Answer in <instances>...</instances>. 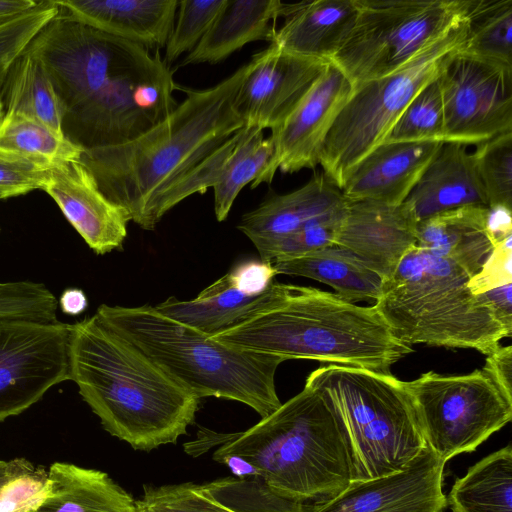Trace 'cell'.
Returning <instances> with one entry per match:
<instances>
[{"mask_svg": "<svg viewBox=\"0 0 512 512\" xmlns=\"http://www.w3.org/2000/svg\"><path fill=\"white\" fill-rule=\"evenodd\" d=\"M26 50L51 77L65 136L84 150L132 141L179 104L173 71L159 49L96 30L60 8Z\"/></svg>", "mask_w": 512, "mask_h": 512, "instance_id": "1", "label": "cell"}, {"mask_svg": "<svg viewBox=\"0 0 512 512\" xmlns=\"http://www.w3.org/2000/svg\"><path fill=\"white\" fill-rule=\"evenodd\" d=\"M256 63L252 59L213 87H178L186 98L163 121L136 139L85 150L81 161L100 190L130 221L154 230L168 192L244 126L235 98Z\"/></svg>", "mask_w": 512, "mask_h": 512, "instance_id": "2", "label": "cell"}, {"mask_svg": "<svg viewBox=\"0 0 512 512\" xmlns=\"http://www.w3.org/2000/svg\"><path fill=\"white\" fill-rule=\"evenodd\" d=\"M210 337L285 361L311 359L387 375L413 352L394 336L374 306L275 281L235 323Z\"/></svg>", "mask_w": 512, "mask_h": 512, "instance_id": "3", "label": "cell"}, {"mask_svg": "<svg viewBox=\"0 0 512 512\" xmlns=\"http://www.w3.org/2000/svg\"><path fill=\"white\" fill-rule=\"evenodd\" d=\"M70 380L103 428L135 450L176 443L200 404L96 314L72 326Z\"/></svg>", "mask_w": 512, "mask_h": 512, "instance_id": "4", "label": "cell"}, {"mask_svg": "<svg viewBox=\"0 0 512 512\" xmlns=\"http://www.w3.org/2000/svg\"><path fill=\"white\" fill-rule=\"evenodd\" d=\"M225 456L243 459L271 492L298 502L325 501L353 481L345 427L326 391L309 381L248 430L227 435L213 459Z\"/></svg>", "mask_w": 512, "mask_h": 512, "instance_id": "5", "label": "cell"}, {"mask_svg": "<svg viewBox=\"0 0 512 512\" xmlns=\"http://www.w3.org/2000/svg\"><path fill=\"white\" fill-rule=\"evenodd\" d=\"M98 318L198 398L241 402L261 418L281 402L275 375L285 360L222 343L160 314L154 306L101 304Z\"/></svg>", "mask_w": 512, "mask_h": 512, "instance_id": "6", "label": "cell"}, {"mask_svg": "<svg viewBox=\"0 0 512 512\" xmlns=\"http://www.w3.org/2000/svg\"><path fill=\"white\" fill-rule=\"evenodd\" d=\"M469 279L456 264L415 245L384 280L373 306L408 346L466 348L488 356L511 336L512 324L483 294L470 291Z\"/></svg>", "mask_w": 512, "mask_h": 512, "instance_id": "7", "label": "cell"}, {"mask_svg": "<svg viewBox=\"0 0 512 512\" xmlns=\"http://www.w3.org/2000/svg\"><path fill=\"white\" fill-rule=\"evenodd\" d=\"M309 381L326 391L345 427L353 481L403 469L426 445L405 381L392 374L327 365Z\"/></svg>", "mask_w": 512, "mask_h": 512, "instance_id": "8", "label": "cell"}, {"mask_svg": "<svg viewBox=\"0 0 512 512\" xmlns=\"http://www.w3.org/2000/svg\"><path fill=\"white\" fill-rule=\"evenodd\" d=\"M467 35L465 19L397 71L353 89L327 134L320 165L341 189L351 169L381 144L412 99L458 52Z\"/></svg>", "mask_w": 512, "mask_h": 512, "instance_id": "9", "label": "cell"}, {"mask_svg": "<svg viewBox=\"0 0 512 512\" xmlns=\"http://www.w3.org/2000/svg\"><path fill=\"white\" fill-rule=\"evenodd\" d=\"M357 15L330 62L352 88L405 66L466 16L467 0H355Z\"/></svg>", "mask_w": 512, "mask_h": 512, "instance_id": "10", "label": "cell"}, {"mask_svg": "<svg viewBox=\"0 0 512 512\" xmlns=\"http://www.w3.org/2000/svg\"><path fill=\"white\" fill-rule=\"evenodd\" d=\"M405 385L426 445L445 463L474 451L512 418V397L483 367L464 375L429 371Z\"/></svg>", "mask_w": 512, "mask_h": 512, "instance_id": "11", "label": "cell"}, {"mask_svg": "<svg viewBox=\"0 0 512 512\" xmlns=\"http://www.w3.org/2000/svg\"><path fill=\"white\" fill-rule=\"evenodd\" d=\"M72 326L59 320L0 319V422L70 380Z\"/></svg>", "mask_w": 512, "mask_h": 512, "instance_id": "12", "label": "cell"}, {"mask_svg": "<svg viewBox=\"0 0 512 512\" xmlns=\"http://www.w3.org/2000/svg\"><path fill=\"white\" fill-rule=\"evenodd\" d=\"M444 142L476 145L512 131V68L460 52L442 64Z\"/></svg>", "mask_w": 512, "mask_h": 512, "instance_id": "13", "label": "cell"}, {"mask_svg": "<svg viewBox=\"0 0 512 512\" xmlns=\"http://www.w3.org/2000/svg\"><path fill=\"white\" fill-rule=\"evenodd\" d=\"M352 91L344 73L329 62L293 111L271 130L274 155L260 184H270L277 170L295 173L320 164L327 134Z\"/></svg>", "mask_w": 512, "mask_h": 512, "instance_id": "14", "label": "cell"}, {"mask_svg": "<svg viewBox=\"0 0 512 512\" xmlns=\"http://www.w3.org/2000/svg\"><path fill=\"white\" fill-rule=\"evenodd\" d=\"M445 462L425 445L403 469L351 482L338 495L305 505V512H442Z\"/></svg>", "mask_w": 512, "mask_h": 512, "instance_id": "15", "label": "cell"}, {"mask_svg": "<svg viewBox=\"0 0 512 512\" xmlns=\"http://www.w3.org/2000/svg\"><path fill=\"white\" fill-rule=\"evenodd\" d=\"M256 63L235 98L245 127H278L325 71L329 62L296 55L270 44L255 54Z\"/></svg>", "mask_w": 512, "mask_h": 512, "instance_id": "16", "label": "cell"}, {"mask_svg": "<svg viewBox=\"0 0 512 512\" xmlns=\"http://www.w3.org/2000/svg\"><path fill=\"white\" fill-rule=\"evenodd\" d=\"M42 189L96 254L122 248L128 215L104 195L81 159L49 167Z\"/></svg>", "mask_w": 512, "mask_h": 512, "instance_id": "17", "label": "cell"}, {"mask_svg": "<svg viewBox=\"0 0 512 512\" xmlns=\"http://www.w3.org/2000/svg\"><path fill=\"white\" fill-rule=\"evenodd\" d=\"M417 224L403 203L348 200L335 246L386 280L416 245Z\"/></svg>", "mask_w": 512, "mask_h": 512, "instance_id": "18", "label": "cell"}, {"mask_svg": "<svg viewBox=\"0 0 512 512\" xmlns=\"http://www.w3.org/2000/svg\"><path fill=\"white\" fill-rule=\"evenodd\" d=\"M443 142H382L349 172L341 191L349 201L402 204Z\"/></svg>", "mask_w": 512, "mask_h": 512, "instance_id": "19", "label": "cell"}, {"mask_svg": "<svg viewBox=\"0 0 512 512\" xmlns=\"http://www.w3.org/2000/svg\"><path fill=\"white\" fill-rule=\"evenodd\" d=\"M348 200L323 172L286 194H275L245 213L237 228L256 249L290 235L307 224L342 212Z\"/></svg>", "mask_w": 512, "mask_h": 512, "instance_id": "20", "label": "cell"}, {"mask_svg": "<svg viewBox=\"0 0 512 512\" xmlns=\"http://www.w3.org/2000/svg\"><path fill=\"white\" fill-rule=\"evenodd\" d=\"M403 205L417 222L461 207H488L468 146L443 142Z\"/></svg>", "mask_w": 512, "mask_h": 512, "instance_id": "21", "label": "cell"}, {"mask_svg": "<svg viewBox=\"0 0 512 512\" xmlns=\"http://www.w3.org/2000/svg\"><path fill=\"white\" fill-rule=\"evenodd\" d=\"M74 20L147 49L166 45L177 0H56Z\"/></svg>", "mask_w": 512, "mask_h": 512, "instance_id": "22", "label": "cell"}, {"mask_svg": "<svg viewBox=\"0 0 512 512\" xmlns=\"http://www.w3.org/2000/svg\"><path fill=\"white\" fill-rule=\"evenodd\" d=\"M297 3L279 0H226L211 27L197 46L183 59L182 65L225 60L247 43H270L276 34L275 22L288 17Z\"/></svg>", "mask_w": 512, "mask_h": 512, "instance_id": "23", "label": "cell"}, {"mask_svg": "<svg viewBox=\"0 0 512 512\" xmlns=\"http://www.w3.org/2000/svg\"><path fill=\"white\" fill-rule=\"evenodd\" d=\"M356 15L355 0L298 2L270 44L296 55L330 62L347 39Z\"/></svg>", "mask_w": 512, "mask_h": 512, "instance_id": "24", "label": "cell"}, {"mask_svg": "<svg viewBox=\"0 0 512 512\" xmlns=\"http://www.w3.org/2000/svg\"><path fill=\"white\" fill-rule=\"evenodd\" d=\"M487 211L485 206H466L418 222L416 246L451 261L471 278L493 249L486 232Z\"/></svg>", "mask_w": 512, "mask_h": 512, "instance_id": "25", "label": "cell"}, {"mask_svg": "<svg viewBox=\"0 0 512 512\" xmlns=\"http://www.w3.org/2000/svg\"><path fill=\"white\" fill-rule=\"evenodd\" d=\"M49 496L31 512H135V500L107 473L66 462L48 469Z\"/></svg>", "mask_w": 512, "mask_h": 512, "instance_id": "26", "label": "cell"}, {"mask_svg": "<svg viewBox=\"0 0 512 512\" xmlns=\"http://www.w3.org/2000/svg\"><path fill=\"white\" fill-rule=\"evenodd\" d=\"M278 274L310 278L332 287L350 302L380 296L384 279L351 253L337 247L272 262Z\"/></svg>", "mask_w": 512, "mask_h": 512, "instance_id": "27", "label": "cell"}, {"mask_svg": "<svg viewBox=\"0 0 512 512\" xmlns=\"http://www.w3.org/2000/svg\"><path fill=\"white\" fill-rule=\"evenodd\" d=\"M262 295L252 297L242 292L228 272L194 299L179 300L172 296L154 308L174 321L214 336L235 323Z\"/></svg>", "mask_w": 512, "mask_h": 512, "instance_id": "28", "label": "cell"}, {"mask_svg": "<svg viewBox=\"0 0 512 512\" xmlns=\"http://www.w3.org/2000/svg\"><path fill=\"white\" fill-rule=\"evenodd\" d=\"M3 101L5 112L24 115L64 134V109L51 77L41 60L27 50L8 70Z\"/></svg>", "mask_w": 512, "mask_h": 512, "instance_id": "29", "label": "cell"}, {"mask_svg": "<svg viewBox=\"0 0 512 512\" xmlns=\"http://www.w3.org/2000/svg\"><path fill=\"white\" fill-rule=\"evenodd\" d=\"M452 512H512V448L486 456L457 478L448 495Z\"/></svg>", "mask_w": 512, "mask_h": 512, "instance_id": "30", "label": "cell"}, {"mask_svg": "<svg viewBox=\"0 0 512 512\" xmlns=\"http://www.w3.org/2000/svg\"><path fill=\"white\" fill-rule=\"evenodd\" d=\"M274 155L271 137L262 129L243 126L234 134V141L225 162L220 181L213 187L214 211L219 222L224 221L241 190L251 183L259 186Z\"/></svg>", "mask_w": 512, "mask_h": 512, "instance_id": "31", "label": "cell"}, {"mask_svg": "<svg viewBox=\"0 0 512 512\" xmlns=\"http://www.w3.org/2000/svg\"><path fill=\"white\" fill-rule=\"evenodd\" d=\"M85 150L46 125L12 112L0 119V153L40 168L80 160Z\"/></svg>", "mask_w": 512, "mask_h": 512, "instance_id": "32", "label": "cell"}, {"mask_svg": "<svg viewBox=\"0 0 512 512\" xmlns=\"http://www.w3.org/2000/svg\"><path fill=\"white\" fill-rule=\"evenodd\" d=\"M466 19L460 52L512 68V0H467Z\"/></svg>", "mask_w": 512, "mask_h": 512, "instance_id": "33", "label": "cell"}, {"mask_svg": "<svg viewBox=\"0 0 512 512\" xmlns=\"http://www.w3.org/2000/svg\"><path fill=\"white\" fill-rule=\"evenodd\" d=\"M444 142L443 105L437 76L409 103L383 142Z\"/></svg>", "mask_w": 512, "mask_h": 512, "instance_id": "34", "label": "cell"}, {"mask_svg": "<svg viewBox=\"0 0 512 512\" xmlns=\"http://www.w3.org/2000/svg\"><path fill=\"white\" fill-rule=\"evenodd\" d=\"M475 146L472 156L488 207L503 206L512 210V131Z\"/></svg>", "mask_w": 512, "mask_h": 512, "instance_id": "35", "label": "cell"}, {"mask_svg": "<svg viewBox=\"0 0 512 512\" xmlns=\"http://www.w3.org/2000/svg\"><path fill=\"white\" fill-rule=\"evenodd\" d=\"M48 470L25 458L8 461L0 482V512H31L50 494Z\"/></svg>", "mask_w": 512, "mask_h": 512, "instance_id": "36", "label": "cell"}, {"mask_svg": "<svg viewBox=\"0 0 512 512\" xmlns=\"http://www.w3.org/2000/svg\"><path fill=\"white\" fill-rule=\"evenodd\" d=\"M135 512H244L191 482L145 487Z\"/></svg>", "mask_w": 512, "mask_h": 512, "instance_id": "37", "label": "cell"}, {"mask_svg": "<svg viewBox=\"0 0 512 512\" xmlns=\"http://www.w3.org/2000/svg\"><path fill=\"white\" fill-rule=\"evenodd\" d=\"M58 12L56 0H44L26 13L0 20V79Z\"/></svg>", "mask_w": 512, "mask_h": 512, "instance_id": "38", "label": "cell"}, {"mask_svg": "<svg viewBox=\"0 0 512 512\" xmlns=\"http://www.w3.org/2000/svg\"><path fill=\"white\" fill-rule=\"evenodd\" d=\"M345 211L317 219L290 235L262 246L257 249L261 260L272 263L335 246Z\"/></svg>", "mask_w": 512, "mask_h": 512, "instance_id": "39", "label": "cell"}, {"mask_svg": "<svg viewBox=\"0 0 512 512\" xmlns=\"http://www.w3.org/2000/svg\"><path fill=\"white\" fill-rule=\"evenodd\" d=\"M226 0L179 1L177 21L165 45L167 65L190 53L211 27Z\"/></svg>", "mask_w": 512, "mask_h": 512, "instance_id": "40", "label": "cell"}, {"mask_svg": "<svg viewBox=\"0 0 512 512\" xmlns=\"http://www.w3.org/2000/svg\"><path fill=\"white\" fill-rule=\"evenodd\" d=\"M46 170L0 153V199L42 189Z\"/></svg>", "mask_w": 512, "mask_h": 512, "instance_id": "41", "label": "cell"}, {"mask_svg": "<svg viewBox=\"0 0 512 512\" xmlns=\"http://www.w3.org/2000/svg\"><path fill=\"white\" fill-rule=\"evenodd\" d=\"M512 283V236L496 245L481 269L468 281L470 291L482 294Z\"/></svg>", "mask_w": 512, "mask_h": 512, "instance_id": "42", "label": "cell"}, {"mask_svg": "<svg viewBox=\"0 0 512 512\" xmlns=\"http://www.w3.org/2000/svg\"><path fill=\"white\" fill-rule=\"evenodd\" d=\"M229 273L237 287L252 297L262 295L278 274L271 262L262 260L242 262Z\"/></svg>", "mask_w": 512, "mask_h": 512, "instance_id": "43", "label": "cell"}, {"mask_svg": "<svg viewBox=\"0 0 512 512\" xmlns=\"http://www.w3.org/2000/svg\"><path fill=\"white\" fill-rule=\"evenodd\" d=\"M501 389L512 397V347H499L486 356L483 366Z\"/></svg>", "mask_w": 512, "mask_h": 512, "instance_id": "44", "label": "cell"}, {"mask_svg": "<svg viewBox=\"0 0 512 512\" xmlns=\"http://www.w3.org/2000/svg\"><path fill=\"white\" fill-rule=\"evenodd\" d=\"M486 232L493 248L512 236V210L503 206L488 207Z\"/></svg>", "mask_w": 512, "mask_h": 512, "instance_id": "45", "label": "cell"}, {"mask_svg": "<svg viewBox=\"0 0 512 512\" xmlns=\"http://www.w3.org/2000/svg\"><path fill=\"white\" fill-rule=\"evenodd\" d=\"M58 307L67 315L78 316L87 309L88 299L82 289L68 288L62 292Z\"/></svg>", "mask_w": 512, "mask_h": 512, "instance_id": "46", "label": "cell"}, {"mask_svg": "<svg viewBox=\"0 0 512 512\" xmlns=\"http://www.w3.org/2000/svg\"><path fill=\"white\" fill-rule=\"evenodd\" d=\"M38 3L33 0H0V20L26 13Z\"/></svg>", "mask_w": 512, "mask_h": 512, "instance_id": "47", "label": "cell"}, {"mask_svg": "<svg viewBox=\"0 0 512 512\" xmlns=\"http://www.w3.org/2000/svg\"><path fill=\"white\" fill-rule=\"evenodd\" d=\"M4 79H0V119L4 115L5 108H4V101H3V85H4Z\"/></svg>", "mask_w": 512, "mask_h": 512, "instance_id": "48", "label": "cell"}, {"mask_svg": "<svg viewBox=\"0 0 512 512\" xmlns=\"http://www.w3.org/2000/svg\"><path fill=\"white\" fill-rule=\"evenodd\" d=\"M7 464H8V461L0 460V482L6 473Z\"/></svg>", "mask_w": 512, "mask_h": 512, "instance_id": "49", "label": "cell"}]
</instances>
